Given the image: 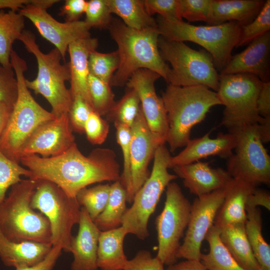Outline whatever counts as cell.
<instances>
[{
	"mask_svg": "<svg viewBox=\"0 0 270 270\" xmlns=\"http://www.w3.org/2000/svg\"><path fill=\"white\" fill-rule=\"evenodd\" d=\"M98 46V39L90 36L72 42L68 46V50L70 58L68 63L70 84V91L72 98L80 95L92 107L88 84L90 75L88 58L90 52L96 50Z\"/></svg>",
	"mask_w": 270,
	"mask_h": 270,
	"instance_id": "obj_23",
	"label": "cell"
},
{
	"mask_svg": "<svg viewBox=\"0 0 270 270\" xmlns=\"http://www.w3.org/2000/svg\"><path fill=\"white\" fill-rule=\"evenodd\" d=\"M127 234L122 227L100 232L97 252V264L101 270H124L128 258L124 250Z\"/></svg>",
	"mask_w": 270,
	"mask_h": 270,
	"instance_id": "obj_27",
	"label": "cell"
},
{
	"mask_svg": "<svg viewBox=\"0 0 270 270\" xmlns=\"http://www.w3.org/2000/svg\"><path fill=\"white\" fill-rule=\"evenodd\" d=\"M256 106L261 117L270 116V82H262L257 98Z\"/></svg>",
	"mask_w": 270,
	"mask_h": 270,
	"instance_id": "obj_50",
	"label": "cell"
},
{
	"mask_svg": "<svg viewBox=\"0 0 270 270\" xmlns=\"http://www.w3.org/2000/svg\"><path fill=\"white\" fill-rule=\"evenodd\" d=\"M36 182L28 178L22 180L11 187L8 195L0 204V232L14 242L52 244L48 220L31 206Z\"/></svg>",
	"mask_w": 270,
	"mask_h": 270,
	"instance_id": "obj_5",
	"label": "cell"
},
{
	"mask_svg": "<svg viewBox=\"0 0 270 270\" xmlns=\"http://www.w3.org/2000/svg\"><path fill=\"white\" fill-rule=\"evenodd\" d=\"M256 187L243 180L232 178L225 187L224 200L218 212L214 225L220 228L230 224H245L247 200Z\"/></svg>",
	"mask_w": 270,
	"mask_h": 270,
	"instance_id": "obj_24",
	"label": "cell"
},
{
	"mask_svg": "<svg viewBox=\"0 0 270 270\" xmlns=\"http://www.w3.org/2000/svg\"><path fill=\"white\" fill-rule=\"evenodd\" d=\"M120 64L118 54L116 51L102 53L92 51L88 58L90 74L110 84L112 78Z\"/></svg>",
	"mask_w": 270,
	"mask_h": 270,
	"instance_id": "obj_36",
	"label": "cell"
},
{
	"mask_svg": "<svg viewBox=\"0 0 270 270\" xmlns=\"http://www.w3.org/2000/svg\"><path fill=\"white\" fill-rule=\"evenodd\" d=\"M219 228L222 242L242 268L246 270H262L248 240L245 224H230Z\"/></svg>",
	"mask_w": 270,
	"mask_h": 270,
	"instance_id": "obj_28",
	"label": "cell"
},
{
	"mask_svg": "<svg viewBox=\"0 0 270 270\" xmlns=\"http://www.w3.org/2000/svg\"><path fill=\"white\" fill-rule=\"evenodd\" d=\"M166 270H207L200 260H184L168 266Z\"/></svg>",
	"mask_w": 270,
	"mask_h": 270,
	"instance_id": "obj_52",
	"label": "cell"
},
{
	"mask_svg": "<svg viewBox=\"0 0 270 270\" xmlns=\"http://www.w3.org/2000/svg\"><path fill=\"white\" fill-rule=\"evenodd\" d=\"M210 134V132L202 137L190 139L182 152L175 156H170L168 168L194 163L210 156L228 158L236 146L235 136L229 132H220L216 138H211Z\"/></svg>",
	"mask_w": 270,
	"mask_h": 270,
	"instance_id": "obj_20",
	"label": "cell"
},
{
	"mask_svg": "<svg viewBox=\"0 0 270 270\" xmlns=\"http://www.w3.org/2000/svg\"><path fill=\"white\" fill-rule=\"evenodd\" d=\"M10 63L18 84V96L6 127L0 139V150L8 158L20 162L22 150L29 138L41 124L56 116L40 105L26 84V62L14 50Z\"/></svg>",
	"mask_w": 270,
	"mask_h": 270,
	"instance_id": "obj_4",
	"label": "cell"
},
{
	"mask_svg": "<svg viewBox=\"0 0 270 270\" xmlns=\"http://www.w3.org/2000/svg\"><path fill=\"white\" fill-rule=\"evenodd\" d=\"M263 0H212L209 26L236 22L242 25L252 22L260 12Z\"/></svg>",
	"mask_w": 270,
	"mask_h": 270,
	"instance_id": "obj_26",
	"label": "cell"
},
{
	"mask_svg": "<svg viewBox=\"0 0 270 270\" xmlns=\"http://www.w3.org/2000/svg\"><path fill=\"white\" fill-rule=\"evenodd\" d=\"M20 162L30 170L29 178L52 182L73 198L92 184L114 182L120 178V166L114 150L98 148L86 156L76 142L58 155L48 158L24 156Z\"/></svg>",
	"mask_w": 270,
	"mask_h": 270,
	"instance_id": "obj_1",
	"label": "cell"
},
{
	"mask_svg": "<svg viewBox=\"0 0 270 270\" xmlns=\"http://www.w3.org/2000/svg\"><path fill=\"white\" fill-rule=\"evenodd\" d=\"M18 12L32 22L44 38L55 46L64 60L70 44L90 36L91 28L84 20L60 22L47 12L46 8L38 5L36 0H31Z\"/></svg>",
	"mask_w": 270,
	"mask_h": 270,
	"instance_id": "obj_15",
	"label": "cell"
},
{
	"mask_svg": "<svg viewBox=\"0 0 270 270\" xmlns=\"http://www.w3.org/2000/svg\"><path fill=\"white\" fill-rule=\"evenodd\" d=\"M13 108L0 102V139L6 127Z\"/></svg>",
	"mask_w": 270,
	"mask_h": 270,
	"instance_id": "obj_54",
	"label": "cell"
},
{
	"mask_svg": "<svg viewBox=\"0 0 270 270\" xmlns=\"http://www.w3.org/2000/svg\"><path fill=\"white\" fill-rule=\"evenodd\" d=\"M110 189L108 184H100L92 188H84L78 192L76 199L94 220L104 210L107 203Z\"/></svg>",
	"mask_w": 270,
	"mask_h": 270,
	"instance_id": "obj_35",
	"label": "cell"
},
{
	"mask_svg": "<svg viewBox=\"0 0 270 270\" xmlns=\"http://www.w3.org/2000/svg\"><path fill=\"white\" fill-rule=\"evenodd\" d=\"M126 193L120 180L110 184L109 197L102 212L94 220L100 232L122 226L123 216L127 210Z\"/></svg>",
	"mask_w": 270,
	"mask_h": 270,
	"instance_id": "obj_30",
	"label": "cell"
},
{
	"mask_svg": "<svg viewBox=\"0 0 270 270\" xmlns=\"http://www.w3.org/2000/svg\"><path fill=\"white\" fill-rule=\"evenodd\" d=\"M236 139L234 153L228 158L227 172L256 186L270 184V156L259 136L258 124L230 129Z\"/></svg>",
	"mask_w": 270,
	"mask_h": 270,
	"instance_id": "obj_12",
	"label": "cell"
},
{
	"mask_svg": "<svg viewBox=\"0 0 270 270\" xmlns=\"http://www.w3.org/2000/svg\"><path fill=\"white\" fill-rule=\"evenodd\" d=\"M36 182L31 206L48 220L52 246H60L70 252L73 237L72 230L78 224L81 207L76 198L69 196L56 184L44 180Z\"/></svg>",
	"mask_w": 270,
	"mask_h": 270,
	"instance_id": "obj_10",
	"label": "cell"
},
{
	"mask_svg": "<svg viewBox=\"0 0 270 270\" xmlns=\"http://www.w3.org/2000/svg\"><path fill=\"white\" fill-rule=\"evenodd\" d=\"M75 143L68 113L40 126L24 144L20 158L38 154L48 158L58 155Z\"/></svg>",
	"mask_w": 270,
	"mask_h": 270,
	"instance_id": "obj_18",
	"label": "cell"
},
{
	"mask_svg": "<svg viewBox=\"0 0 270 270\" xmlns=\"http://www.w3.org/2000/svg\"><path fill=\"white\" fill-rule=\"evenodd\" d=\"M225 192L224 188L197 196L191 204L189 222L183 242L176 254L178 259L200 260L202 242L214 225Z\"/></svg>",
	"mask_w": 270,
	"mask_h": 270,
	"instance_id": "obj_14",
	"label": "cell"
},
{
	"mask_svg": "<svg viewBox=\"0 0 270 270\" xmlns=\"http://www.w3.org/2000/svg\"><path fill=\"white\" fill-rule=\"evenodd\" d=\"M258 130L260 138L263 144L270 141V116L262 118L258 124Z\"/></svg>",
	"mask_w": 270,
	"mask_h": 270,
	"instance_id": "obj_53",
	"label": "cell"
},
{
	"mask_svg": "<svg viewBox=\"0 0 270 270\" xmlns=\"http://www.w3.org/2000/svg\"><path fill=\"white\" fill-rule=\"evenodd\" d=\"M269 31H270V0H266L256 18L250 22L242 26L236 48L249 44L255 38Z\"/></svg>",
	"mask_w": 270,
	"mask_h": 270,
	"instance_id": "obj_39",
	"label": "cell"
},
{
	"mask_svg": "<svg viewBox=\"0 0 270 270\" xmlns=\"http://www.w3.org/2000/svg\"><path fill=\"white\" fill-rule=\"evenodd\" d=\"M140 100L136 92L128 88L106 116L108 122L130 128L138 112Z\"/></svg>",
	"mask_w": 270,
	"mask_h": 270,
	"instance_id": "obj_34",
	"label": "cell"
},
{
	"mask_svg": "<svg viewBox=\"0 0 270 270\" xmlns=\"http://www.w3.org/2000/svg\"><path fill=\"white\" fill-rule=\"evenodd\" d=\"M24 18L17 11H0V64L12 68L10 54L14 42L24 30Z\"/></svg>",
	"mask_w": 270,
	"mask_h": 270,
	"instance_id": "obj_31",
	"label": "cell"
},
{
	"mask_svg": "<svg viewBox=\"0 0 270 270\" xmlns=\"http://www.w3.org/2000/svg\"><path fill=\"white\" fill-rule=\"evenodd\" d=\"M164 264L156 257H153L146 250L139 251L128 262L124 270H166Z\"/></svg>",
	"mask_w": 270,
	"mask_h": 270,
	"instance_id": "obj_47",
	"label": "cell"
},
{
	"mask_svg": "<svg viewBox=\"0 0 270 270\" xmlns=\"http://www.w3.org/2000/svg\"><path fill=\"white\" fill-rule=\"evenodd\" d=\"M262 82L248 74H220L216 93L225 107L221 125L229 130L260 122L256 101Z\"/></svg>",
	"mask_w": 270,
	"mask_h": 270,
	"instance_id": "obj_11",
	"label": "cell"
},
{
	"mask_svg": "<svg viewBox=\"0 0 270 270\" xmlns=\"http://www.w3.org/2000/svg\"><path fill=\"white\" fill-rule=\"evenodd\" d=\"M130 142L131 192L130 204L136 192L150 176L148 166L158 148L164 144V140L150 130L141 106L130 127Z\"/></svg>",
	"mask_w": 270,
	"mask_h": 270,
	"instance_id": "obj_16",
	"label": "cell"
},
{
	"mask_svg": "<svg viewBox=\"0 0 270 270\" xmlns=\"http://www.w3.org/2000/svg\"><path fill=\"white\" fill-rule=\"evenodd\" d=\"M170 156L164 144L156 149L150 176L135 194L131 206L123 216L122 226L127 234H134L142 240L148 236L150 218L168 185L178 178L168 171Z\"/></svg>",
	"mask_w": 270,
	"mask_h": 270,
	"instance_id": "obj_9",
	"label": "cell"
},
{
	"mask_svg": "<svg viewBox=\"0 0 270 270\" xmlns=\"http://www.w3.org/2000/svg\"><path fill=\"white\" fill-rule=\"evenodd\" d=\"M108 122L100 114L92 110L86 122L84 132L88 142L94 145L102 144L106 140L109 132Z\"/></svg>",
	"mask_w": 270,
	"mask_h": 270,
	"instance_id": "obj_43",
	"label": "cell"
},
{
	"mask_svg": "<svg viewBox=\"0 0 270 270\" xmlns=\"http://www.w3.org/2000/svg\"><path fill=\"white\" fill-rule=\"evenodd\" d=\"M158 48L162 58L172 66L168 84L180 86H202L218 91L220 74L208 52L195 50L184 42L169 40L160 36Z\"/></svg>",
	"mask_w": 270,
	"mask_h": 270,
	"instance_id": "obj_8",
	"label": "cell"
},
{
	"mask_svg": "<svg viewBox=\"0 0 270 270\" xmlns=\"http://www.w3.org/2000/svg\"><path fill=\"white\" fill-rule=\"evenodd\" d=\"M116 42L120 64L110 85L122 87L140 69L158 74L167 82L170 68L162 58L158 48L160 36L158 28L136 30L126 26L118 18H112L108 28Z\"/></svg>",
	"mask_w": 270,
	"mask_h": 270,
	"instance_id": "obj_2",
	"label": "cell"
},
{
	"mask_svg": "<svg viewBox=\"0 0 270 270\" xmlns=\"http://www.w3.org/2000/svg\"><path fill=\"white\" fill-rule=\"evenodd\" d=\"M30 170L6 156L0 150V204L8 189L20 182L22 176L29 178Z\"/></svg>",
	"mask_w": 270,
	"mask_h": 270,
	"instance_id": "obj_38",
	"label": "cell"
},
{
	"mask_svg": "<svg viewBox=\"0 0 270 270\" xmlns=\"http://www.w3.org/2000/svg\"><path fill=\"white\" fill-rule=\"evenodd\" d=\"M114 126L116 130V141L121 148L124 160L123 170L120 174V182L126 190L127 202L130 204V128L120 124H114Z\"/></svg>",
	"mask_w": 270,
	"mask_h": 270,
	"instance_id": "obj_40",
	"label": "cell"
},
{
	"mask_svg": "<svg viewBox=\"0 0 270 270\" xmlns=\"http://www.w3.org/2000/svg\"><path fill=\"white\" fill-rule=\"evenodd\" d=\"M160 36L178 42H192L211 56L217 71L223 70L232 56L242 24L229 22L214 26H194L183 20H170L158 16L156 19Z\"/></svg>",
	"mask_w": 270,
	"mask_h": 270,
	"instance_id": "obj_6",
	"label": "cell"
},
{
	"mask_svg": "<svg viewBox=\"0 0 270 270\" xmlns=\"http://www.w3.org/2000/svg\"><path fill=\"white\" fill-rule=\"evenodd\" d=\"M245 229L254 256L262 270H270V246L262 234V218L258 208H246Z\"/></svg>",
	"mask_w": 270,
	"mask_h": 270,
	"instance_id": "obj_33",
	"label": "cell"
},
{
	"mask_svg": "<svg viewBox=\"0 0 270 270\" xmlns=\"http://www.w3.org/2000/svg\"><path fill=\"white\" fill-rule=\"evenodd\" d=\"M270 31L252 41L242 52L232 56L220 74H248L262 82L270 80Z\"/></svg>",
	"mask_w": 270,
	"mask_h": 270,
	"instance_id": "obj_19",
	"label": "cell"
},
{
	"mask_svg": "<svg viewBox=\"0 0 270 270\" xmlns=\"http://www.w3.org/2000/svg\"><path fill=\"white\" fill-rule=\"evenodd\" d=\"M212 0H178L180 14L182 18L190 22H208Z\"/></svg>",
	"mask_w": 270,
	"mask_h": 270,
	"instance_id": "obj_42",
	"label": "cell"
},
{
	"mask_svg": "<svg viewBox=\"0 0 270 270\" xmlns=\"http://www.w3.org/2000/svg\"><path fill=\"white\" fill-rule=\"evenodd\" d=\"M262 206L270 210V194L267 190L256 188L249 195L246 208H254Z\"/></svg>",
	"mask_w": 270,
	"mask_h": 270,
	"instance_id": "obj_51",
	"label": "cell"
},
{
	"mask_svg": "<svg viewBox=\"0 0 270 270\" xmlns=\"http://www.w3.org/2000/svg\"><path fill=\"white\" fill-rule=\"evenodd\" d=\"M92 110H94L92 107L82 96L77 95L72 97L68 114L73 130L84 133L86 122Z\"/></svg>",
	"mask_w": 270,
	"mask_h": 270,
	"instance_id": "obj_44",
	"label": "cell"
},
{
	"mask_svg": "<svg viewBox=\"0 0 270 270\" xmlns=\"http://www.w3.org/2000/svg\"><path fill=\"white\" fill-rule=\"evenodd\" d=\"M87 1L84 0H66L60 9L59 15L64 16L66 22H74L85 13Z\"/></svg>",
	"mask_w": 270,
	"mask_h": 270,
	"instance_id": "obj_48",
	"label": "cell"
},
{
	"mask_svg": "<svg viewBox=\"0 0 270 270\" xmlns=\"http://www.w3.org/2000/svg\"><path fill=\"white\" fill-rule=\"evenodd\" d=\"M30 2L31 0H0V11L8 8L18 12Z\"/></svg>",
	"mask_w": 270,
	"mask_h": 270,
	"instance_id": "obj_55",
	"label": "cell"
},
{
	"mask_svg": "<svg viewBox=\"0 0 270 270\" xmlns=\"http://www.w3.org/2000/svg\"><path fill=\"white\" fill-rule=\"evenodd\" d=\"M164 208L156 219L158 251L156 257L164 265L176 262V254L189 222L191 204L179 185L170 182L166 188Z\"/></svg>",
	"mask_w": 270,
	"mask_h": 270,
	"instance_id": "obj_13",
	"label": "cell"
},
{
	"mask_svg": "<svg viewBox=\"0 0 270 270\" xmlns=\"http://www.w3.org/2000/svg\"><path fill=\"white\" fill-rule=\"evenodd\" d=\"M85 14L84 21L90 28L108 29L113 18L106 0L87 1Z\"/></svg>",
	"mask_w": 270,
	"mask_h": 270,
	"instance_id": "obj_41",
	"label": "cell"
},
{
	"mask_svg": "<svg viewBox=\"0 0 270 270\" xmlns=\"http://www.w3.org/2000/svg\"><path fill=\"white\" fill-rule=\"evenodd\" d=\"M160 76L147 69H140L130 78L126 86L137 92L140 106L151 132L166 142L168 132L166 113L161 97L156 91L154 84Z\"/></svg>",
	"mask_w": 270,
	"mask_h": 270,
	"instance_id": "obj_17",
	"label": "cell"
},
{
	"mask_svg": "<svg viewBox=\"0 0 270 270\" xmlns=\"http://www.w3.org/2000/svg\"><path fill=\"white\" fill-rule=\"evenodd\" d=\"M112 14L128 27L136 30L157 28L156 19L147 12L144 0H106Z\"/></svg>",
	"mask_w": 270,
	"mask_h": 270,
	"instance_id": "obj_29",
	"label": "cell"
},
{
	"mask_svg": "<svg viewBox=\"0 0 270 270\" xmlns=\"http://www.w3.org/2000/svg\"><path fill=\"white\" fill-rule=\"evenodd\" d=\"M62 250L60 246H52L48 255L41 262L32 266L17 268L15 270H53Z\"/></svg>",
	"mask_w": 270,
	"mask_h": 270,
	"instance_id": "obj_49",
	"label": "cell"
},
{
	"mask_svg": "<svg viewBox=\"0 0 270 270\" xmlns=\"http://www.w3.org/2000/svg\"><path fill=\"white\" fill-rule=\"evenodd\" d=\"M52 246L50 244L14 242L0 232V259L8 267L16 268L34 265L46 257Z\"/></svg>",
	"mask_w": 270,
	"mask_h": 270,
	"instance_id": "obj_25",
	"label": "cell"
},
{
	"mask_svg": "<svg viewBox=\"0 0 270 270\" xmlns=\"http://www.w3.org/2000/svg\"><path fill=\"white\" fill-rule=\"evenodd\" d=\"M220 228L214 225L206 235L209 244L208 254H202L200 261L207 270H246L232 256L222 242Z\"/></svg>",
	"mask_w": 270,
	"mask_h": 270,
	"instance_id": "obj_32",
	"label": "cell"
},
{
	"mask_svg": "<svg viewBox=\"0 0 270 270\" xmlns=\"http://www.w3.org/2000/svg\"><path fill=\"white\" fill-rule=\"evenodd\" d=\"M18 96V84L12 68L0 66V102L13 108Z\"/></svg>",
	"mask_w": 270,
	"mask_h": 270,
	"instance_id": "obj_45",
	"label": "cell"
},
{
	"mask_svg": "<svg viewBox=\"0 0 270 270\" xmlns=\"http://www.w3.org/2000/svg\"><path fill=\"white\" fill-rule=\"evenodd\" d=\"M88 84L93 110L100 116H106L116 103L110 85L90 74Z\"/></svg>",
	"mask_w": 270,
	"mask_h": 270,
	"instance_id": "obj_37",
	"label": "cell"
},
{
	"mask_svg": "<svg viewBox=\"0 0 270 270\" xmlns=\"http://www.w3.org/2000/svg\"><path fill=\"white\" fill-rule=\"evenodd\" d=\"M161 98L168 125L166 142L172 152L186 146L192 128L204 119L211 108L222 105L216 92L202 86L168 84Z\"/></svg>",
	"mask_w": 270,
	"mask_h": 270,
	"instance_id": "obj_3",
	"label": "cell"
},
{
	"mask_svg": "<svg viewBox=\"0 0 270 270\" xmlns=\"http://www.w3.org/2000/svg\"><path fill=\"white\" fill-rule=\"evenodd\" d=\"M18 40L35 56L38 64L36 78L26 80L28 88L36 94L42 96L50 104L51 112L56 117L68 113L72 101L70 90L65 84L70 80L68 63H61L62 56L56 48L47 54L44 53L36 42L35 35L29 30H24Z\"/></svg>",
	"mask_w": 270,
	"mask_h": 270,
	"instance_id": "obj_7",
	"label": "cell"
},
{
	"mask_svg": "<svg viewBox=\"0 0 270 270\" xmlns=\"http://www.w3.org/2000/svg\"><path fill=\"white\" fill-rule=\"evenodd\" d=\"M172 169L182 179L184 186L196 196L224 188L232 178L227 170L212 168L208 162L198 161Z\"/></svg>",
	"mask_w": 270,
	"mask_h": 270,
	"instance_id": "obj_22",
	"label": "cell"
},
{
	"mask_svg": "<svg viewBox=\"0 0 270 270\" xmlns=\"http://www.w3.org/2000/svg\"><path fill=\"white\" fill-rule=\"evenodd\" d=\"M147 12L152 16L158 14L164 18L182 20L178 6V0H144Z\"/></svg>",
	"mask_w": 270,
	"mask_h": 270,
	"instance_id": "obj_46",
	"label": "cell"
},
{
	"mask_svg": "<svg viewBox=\"0 0 270 270\" xmlns=\"http://www.w3.org/2000/svg\"><path fill=\"white\" fill-rule=\"evenodd\" d=\"M78 230L72 237L70 252L71 270H98L97 252L100 231L86 210L81 207Z\"/></svg>",
	"mask_w": 270,
	"mask_h": 270,
	"instance_id": "obj_21",
	"label": "cell"
}]
</instances>
